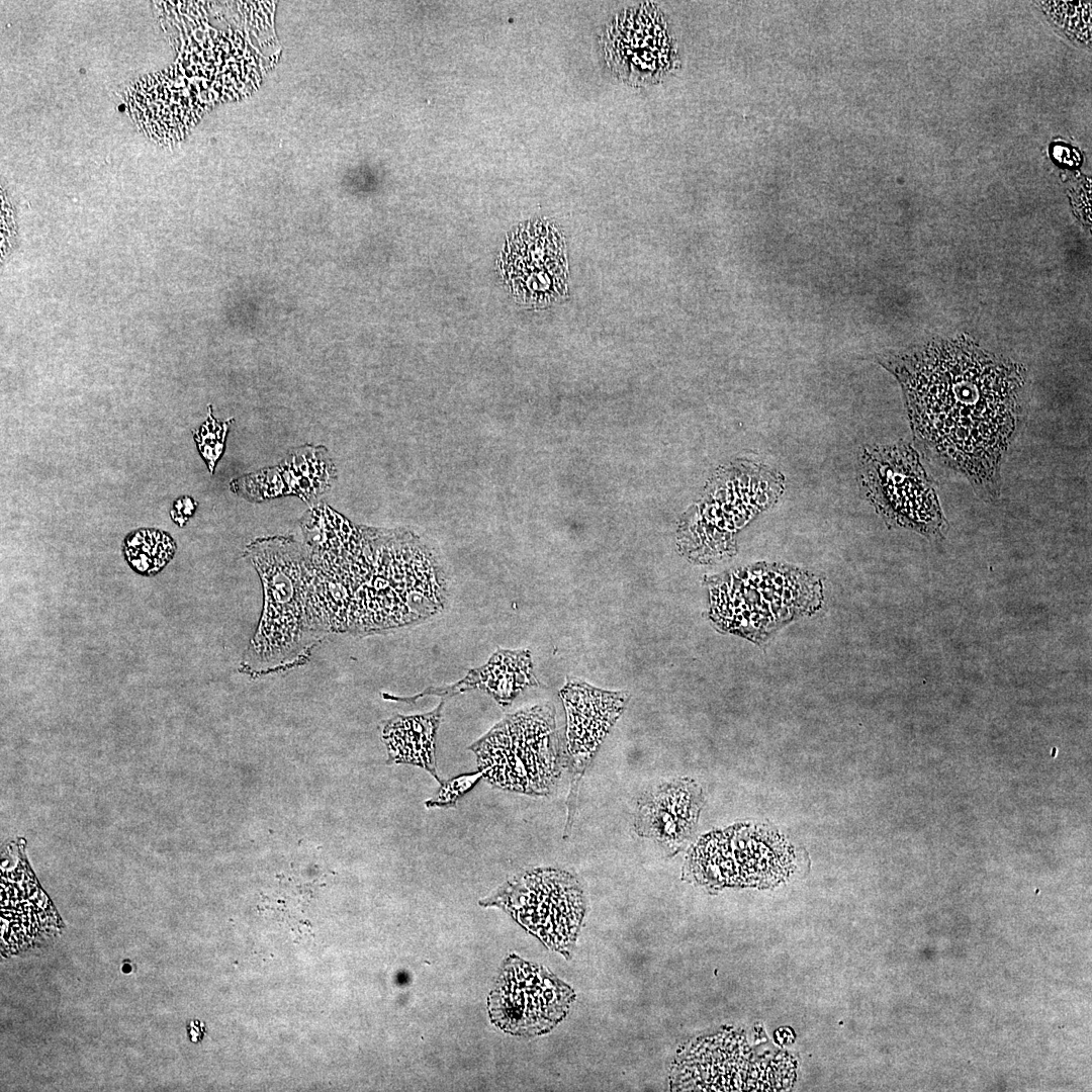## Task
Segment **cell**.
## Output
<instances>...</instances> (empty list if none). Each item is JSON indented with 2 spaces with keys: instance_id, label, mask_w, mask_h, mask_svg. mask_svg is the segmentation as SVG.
<instances>
[{
  "instance_id": "obj_20",
  "label": "cell",
  "mask_w": 1092,
  "mask_h": 1092,
  "mask_svg": "<svg viewBox=\"0 0 1092 1092\" xmlns=\"http://www.w3.org/2000/svg\"><path fill=\"white\" fill-rule=\"evenodd\" d=\"M233 422L234 418L223 422L217 421L212 415L211 405H209L205 422L198 429L192 431L198 451L211 473H213L216 463L224 451L226 435Z\"/></svg>"
},
{
  "instance_id": "obj_14",
  "label": "cell",
  "mask_w": 1092,
  "mask_h": 1092,
  "mask_svg": "<svg viewBox=\"0 0 1092 1092\" xmlns=\"http://www.w3.org/2000/svg\"><path fill=\"white\" fill-rule=\"evenodd\" d=\"M536 685L537 680L528 650L497 649L485 665L469 670L466 676L451 686L429 688L408 698L387 694H382V696L386 700L412 703L428 695L448 698L464 692L480 690L492 697L499 706L507 707L524 690Z\"/></svg>"
},
{
  "instance_id": "obj_4",
  "label": "cell",
  "mask_w": 1092,
  "mask_h": 1092,
  "mask_svg": "<svg viewBox=\"0 0 1092 1092\" xmlns=\"http://www.w3.org/2000/svg\"><path fill=\"white\" fill-rule=\"evenodd\" d=\"M468 748L487 783L503 791L545 796L561 774L560 740L550 703L505 716Z\"/></svg>"
},
{
  "instance_id": "obj_22",
  "label": "cell",
  "mask_w": 1092,
  "mask_h": 1092,
  "mask_svg": "<svg viewBox=\"0 0 1092 1092\" xmlns=\"http://www.w3.org/2000/svg\"><path fill=\"white\" fill-rule=\"evenodd\" d=\"M197 504L190 496H182L178 498L171 510L172 520L180 527L188 521V519L194 514Z\"/></svg>"
},
{
  "instance_id": "obj_15",
  "label": "cell",
  "mask_w": 1092,
  "mask_h": 1092,
  "mask_svg": "<svg viewBox=\"0 0 1092 1092\" xmlns=\"http://www.w3.org/2000/svg\"><path fill=\"white\" fill-rule=\"evenodd\" d=\"M444 700L430 712L411 716L395 715L384 724L381 738L387 748V763L417 765L439 784L436 765V736L442 719Z\"/></svg>"
},
{
  "instance_id": "obj_3",
  "label": "cell",
  "mask_w": 1092,
  "mask_h": 1092,
  "mask_svg": "<svg viewBox=\"0 0 1092 1092\" xmlns=\"http://www.w3.org/2000/svg\"><path fill=\"white\" fill-rule=\"evenodd\" d=\"M374 549L372 572L353 596L348 633L366 636L405 627L444 608L443 570L416 537L377 530Z\"/></svg>"
},
{
  "instance_id": "obj_11",
  "label": "cell",
  "mask_w": 1092,
  "mask_h": 1092,
  "mask_svg": "<svg viewBox=\"0 0 1092 1092\" xmlns=\"http://www.w3.org/2000/svg\"><path fill=\"white\" fill-rule=\"evenodd\" d=\"M566 712V747L575 767L596 752L625 708L628 694L568 679L560 691Z\"/></svg>"
},
{
  "instance_id": "obj_1",
  "label": "cell",
  "mask_w": 1092,
  "mask_h": 1092,
  "mask_svg": "<svg viewBox=\"0 0 1092 1092\" xmlns=\"http://www.w3.org/2000/svg\"><path fill=\"white\" fill-rule=\"evenodd\" d=\"M883 363L901 384L915 440L981 497L997 498L1018 421L1022 368L966 339L932 342Z\"/></svg>"
},
{
  "instance_id": "obj_19",
  "label": "cell",
  "mask_w": 1092,
  "mask_h": 1092,
  "mask_svg": "<svg viewBox=\"0 0 1092 1092\" xmlns=\"http://www.w3.org/2000/svg\"><path fill=\"white\" fill-rule=\"evenodd\" d=\"M230 488L239 496L254 503L288 495L278 465L263 468L233 479Z\"/></svg>"
},
{
  "instance_id": "obj_9",
  "label": "cell",
  "mask_w": 1092,
  "mask_h": 1092,
  "mask_svg": "<svg viewBox=\"0 0 1092 1092\" xmlns=\"http://www.w3.org/2000/svg\"><path fill=\"white\" fill-rule=\"evenodd\" d=\"M574 998L573 990L547 969L511 954L487 1006L492 1023L505 1032L534 1036L563 1020Z\"/></svg>"
},
{
  "instance_id": "obj_18",
  "label": "cell",
  "mask_w": 1092,
  "mask_h": 1092,
  "mask_svg": "<svg viewBox=\"0 0 1092 1092\" xmlns=\"http://www.w3.org/2000/svg\"><path fill=\"white\" fill-rule=\"evenodd\" d=\"M1041 6L1067 35L1079 42H1090L1091 2L1045 1Z\"/></svg>"
},
{
  "instance_id": "obj_10",
  "label": "cell",
  "mask_w": 1092,
  "mask_h": 1092,
  "mask_svg": "<svg viewBox=\"0 0 1092 1092\" xmlns=\"http://www.w3.org/2000/svg\"><path fill=\"white\" fill-rule=\"evenodd\" d=\"M500 269L519 300L532 305L557 300L566 288L563 241L546 222L525 224L508 240L502 253Z\"/></svg>"
},
{
  "instance_id": "obj_21",
  "label": "cell",
  "mask_w": 1092,
  "mask_h": 1092,
  "mask_svg": "<svg viewBox=\"0 0 1092 1092\" xmlns=\"http://www.w3.org/2000/svg\"><path fill=\"white\" fill-rule=\"evenodd\" d=\"M483 777V771L477 770L471 774L459 775L445 782L443 781L442 784H440V789L437 794L433 798L425 801V806L429 809L455 807L458 801L471 791Z\"/></svg>"
},
{
  "instance_id": "obj_5",
  "label": "cell",
  "mask_w": 1092,
  "mask_h": 1092,
  "mask_svg": "<svg viewBox=\"0 0 1092 1092\" xmlns=\"http://www.w3.org/2000/svg\"><path fill=\"white\" fill-rule=\"evenodd\" d=\"M819 578L802 569L760 563L732 572L711 588L713 617L732 632L763 640L820 606Z\"/></svg>"
},
{
  "instance_id": "obj_13",
  "label": "cell",
  "mask_w": 1092,
  "mask_h": 1092,
  "mask_svg": "<svg viewBox=\"0 0 1092 1092\" xmlns=\"http://www.w3.org/2000/svg\"><path fill=\"white\" fill-rule=\"evenodd\" d=\"M703 800L702 790L693 780L663 783L641 798L635 829L641 836L678 848L695 830Z\"/></svg>"
},
{
  "instance_id": "obj_8",
  "label": "cell",
  "mask_w": 1092,
  "mask_h": 1092,
  "mask_svg": "<svg viewBox=\"0 0 1092 1092\" xmlns=\"http://www.w3.org/2000/svg\"><path fill=\"white\" fill-rule=\"evenodd\" d=\"M498 907L548 948L569 957L585 913L577 880L557 869H534L507 881L479 901Z\"/></svg>"
},
{
  "instance_id": "obj_17",
  "label": "cell",
  "mask_w": 1092,
  "mask_h": 1092,
  "mask_svg": "<svg viewBox=\"0 0 1092 1092\" xmlns=\"http://www.w3.org/2000/svg\"><path fill=\"white\" fill-rule=\"evenodd\" d=\"M124 557L132 570L153 576L163 570L176 551V543L166 532L145 528L129 533L122 545Z\"/></svg>"
},
{
  "instance_id": "obj_6",
  "label": "cell",
  "mask_w": 1092,
  "mask_h": 1092,
  "mask_svg": "<svg viewBox=\"0 0 1092 1092\" xmlns=\"http://www.w3.org/2000/svg\"><path fill=\"white\" fill-rule=\"evenodd\" d=\"M858 478L866 497L888 526L928 539L943 538L948 523L934 482L912 445L899 441L863 448Z\"/></svg>"
},
{
  "instance_id": "obj_7",
  "label": "cell",
  "mask_w": 1092,
  "mask_h": 1092,
  "mask_svg": "<svg viewBox=\"0 0 1092 1092\" xmlns=\"http://www.w3.org/2000/svg\"><path fill=\"white\" fill-rule=\"evenodd\" d=\"M794 847L761 826L735 825L703 836L684 866V878L709 889L769 887L794 868Z\"/></svg>"
},
{
  "instance_id": "obj_12",
  "label": "cell",
  "mask_w": 1092,
  "mask_h": 1092,
  "mask_svg": "<svg viewBox=\"0 0 1092 1092\" xmlns=\"http://www.w3.org/2000/svg\"><path fill=\"white\" fill-rule=\"evenodd\" d=\"M745 1061L732 1034L690 1042L676 1056L669 1077L672 1091H735L743 1084Z\"/></svg>"
},
{
  "instance_id": "obj_16",
  "label": "cell",
  "mask_w": 1092,
  "mask_h": 1092,
  "mask_svg": "<svg viewBox=\"0 0 1092 1092\" xmlns=\"http://www.w3.org/2000/svg\"><path fill=\"white\" fill-rule=\"evenodd\" d=\"M288 495L303 502L314 500L330 490L336 480V466L324 446L302 445L278 464Z\"/></svg>"
},
{
  "instance_id": "obj_2",
  "label": "cell",
  "mask_w": 1092,
  "mask_h": 1092,
  "mask_svg": "<svg viewBox=\"0 0 1092 1092\" xmlns=\"http://www.w3.org/2000/svg\"><path fill=\"white\" fill-rule=\"evenodd\" d=\"M245 556L261 579L263 608L240 671L256 678L305 664L328 636L312 605L306 546L291 537H262L247 545Z\"/></svg>"
}]
</instances>
